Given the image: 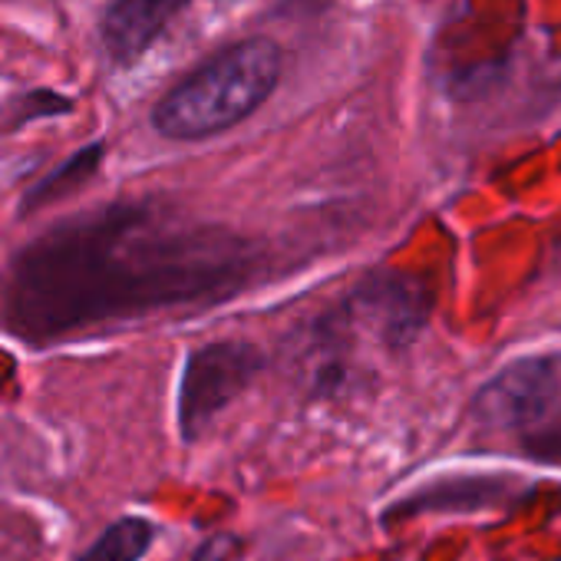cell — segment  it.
Instances as JSON below:
<instances>
[{
    "instance_id": "9",
    "label": "cell",
    "mask_w": 561,
    "mask_h": 561,
    "mask_svg": "<svg viewBox=\"0 0 561 561\" xmlns=\"http://www.w3.org/2000/svg\"><path fill=\"white\" fill-rule=\"evenodd\" d=\"M518 449L535 459V462H548V466H561V387L551 397L548 410L541 413V420L515 439Z\"/></svg>"
},
{
    "instance_id": "6",
    "label": "cell",
    "mask_w": 561,
    "mask_h": 561,
    "mask_svg": "<svg viewBox=\"0 0 561 561\" xmlns=\"http://www.w3.org/2000/svg\"><path fill=\"white\" fill-rule=\"evenodd\" d=\"M188 4V0H113L103 21V41L113 60L129 64L149 50L162 27Z\"/></svg>"
},
{
    "instance_id": "7",
    "label": "cell",
    "mask_w": 561,
    "mask_h": 561,
    "mask_svg": "<svg viewBox=\"0 0 561 561\" xmlns=\"http://www.w3.org/2000/svg\"><path fill=\"white\" fill-rule=\"evenodd\" d=\"M100 162H103V142H93V146L80 149V152L70 156L64 165H57L50 175H44L34 188L24 192V198H21V215H31V211H37V208H44V205H50V202H57V198H64V195H70V192H77L83 182H90V179L96 175Z\"/></svg>"
},
{
    "instance_id": "3",
    "label": "cell",
    "mask_w": 561,
    "mask_h": 561,
    "mask_svg": "<svg viewBox=\"0 0 561 561\" xmlns=\"http://www.w3.org/2000/svg\"><path fill=\"white\" fill-rule=\"evenodd\" d=\"M264 357L251 344H205L198 347L179 380V430L182 439H198L208 423L238 400L261 374Z\"/></svg>"
},
{
    "instance_id": "8",
    "label": "cell",
    "mask_w": 561,
    "mask_h": 561,
    "mask_svg": "<svg viewBox=\"0 0 561 561\" xmlns=\"http://www.w3.org/2000/svg\"><path fill=\"white\" fill-rule=\"evenodd\" d=\"M152 541H156V525L139 515H126L106 525L103 535L73 561H139Z\"/></svg>"
},
{
    "instance_id": "4",
    "label": "cell",
    "mask_w": 561,
    "mask_h": 561,
    "mask_svg": "<svg viewBox=\"0 0 561 561\" xmlns=\"http://www.w3.org/2000/svg\"><path fill=\"white\" fill-rule=\"evenodd\" d=\"M561 387V357H522L499 370L472 403L482 430L525 436Z\"/></svg>"
},
{
    "instance_id": "5",
    "label": "cell",
    "mask_w": 561,
    "mask_h": 561,
    "mask_svg": "<svg viewBox=\"0 0 561 561\" xmlns=\"http://www.w3.org/2000/svg\"><path fill=\"white\" fill-rule=\"evenodd\" d=\"M351 314L367 321L387 344H410L430 318V291L407 274H370L351 295Z\"/></svg>"
},
{
    "instance_id": "11",
    "label": "cell",
    "mask_w": 561,
    "mask_h": 561,
    "mask_svg": "<svg viewBox=\"0 0 561 561\" xmlns=\"http://www.w3.org/2000/svg\"><path fill=\"white\" fill-rule=\"evenodd\" d=\"M238 551V538L234 535H211L195 554L192 561H231Z\"/></svg>"
},
{
    "instance_id": "1",
    "label": "cell",
    "mask_w": 561,
    "mask_h": 561,
    "mask_svg": "<svg viewBox=\"0 0 561 561\" xmlns=\"http://www.w3.org/2000/svg\"><path fill=\"white\" fill-rule=\"evenodd\" d=\"M261 271V254L221 228L146 202H113L57 221L0 271V328L47 347L159 311L215 305Z\"/></svg>"
},
{
    "instance_id": "2",
    "label": "cell",
    "mask_w": 561,
    "mask_h": 561,
    "mask_svg": "<svg viewBox=\"0 0 561 561\" xmlns=\"http://www.w3.org/2000/svg\"><path fill=\"white\" fill-rule=\"evenodd\" d=\"M280 73V54L267 41H244L208 60L179 83L152 113V123L169 139H202L231 129L251 116Z\"/></svg>"
},
{
    "instance_id": "10",
    "label": "cell",
    "mask_w": 561,
    "mask_h": 561,
    "mask_svg": "<svg viewBox=\"0 0 561 561\" xmlns=\"http://www.w3.org/2000/svg\"><path fill=\"white\" fill-rule=\"evenodd\" d=\"M73 110V103L67 100V96H60V93H50V90H34V93H27L18 106H14V113H11V126H24V123H31V119H47V116H64V113H70Z\"/></svg>"
}]
</instances>
